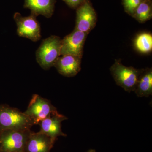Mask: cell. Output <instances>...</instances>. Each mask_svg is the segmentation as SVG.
<instances>
[{"label":"cell","mask_w":152,"mask_h":152,"mask_svg":"<svg viewBox=\"0 0 152 152\" xmlns=\"http://www.w3.org/2000/svg\"><path fill=\"white\" fill-rule=\"evenodd\" d=\"M0 152H1V143H0Z\"/></svg>","instance_id":"19"},{"label":"cell","mask_w":152,"mask_h":152,"mask_svg":"<svg viewBox=\"0 0 152 152\" xmlns=\"http://www.w3.org/2000/svg\"><path fill=\"white\" fill-rule=\"evenodd\" d=\"M87 152H96V151L94 149L89 150Z\"/></svg>","instance_id":"18"},{"label":"cell","mask_w":152,"mask_h":152,"mask_svg":"<svg viewBox=\"0 0 152 152\" xmlns=\"http://www.w3.org/2000/svg\"><path fill=\"white\" fill-rule=\"evenodd\" d=\"M132 17L141 23L152 18V9L150 0H142L136 8Z\"/></svg>","instance_id":"15"},{"label":"cell","mask_w":152,"mask_h":152,"mask_svg":"<svg viewBox=\"0 0 152 152\" xmlns=\"http://www.w3.org/2000/svg\"><path fill=\"white\" fill-rule=\"evenodd\" d=\"M88 34L75 29L61 40L60 56L71 55L83 57L85 41Z\"/></svg>","instance_id":"8"},{"label":"cell","mask_w":152,"mask_h":152,"mask_svg":"<svg viewBox=\"0 0 152 152\" xmlns=\"http://www.w3.org/2000/svg\"><path fill=\"white\" fill-rule=\"evenodd\" d=\"M37 17L32 14L23 17L20 13H15L14 19L17 25V34L20 37L28 38L34 42L41 38V28Z\"/></svg>","instance_id":"6"},{"label":"cell","mask_w":152,"mask_h":152,"mask_svg":"<svg viewBox=\"0 0 152 152\" xmlns=\"http://www.w3.org/2000/svg\"><path fill=\"white\" fill-rule=\"evenodd\" d=\"M56 110V108L50 101L39 95L34 94L27 109L24 113L31 120L34 125H37Z\"/></svg>","instance_id":"5"},{"label":"cell","mask_w":152,"mask_h":152,"mask_svg":"<svg viewBox=\"0 0 152 152\" xmlns=\"http://www.w3.org/2000/svg\"><path fill=\"white\" fill-rule=\"evenodd\" d=\"M31 129L8 130L0 133L1 152H25Z\"/></svg>","instance_id":"4"},{"label":"cell","mask_w":152,"mask_h":152,"mask_svg":"<svg viewBox=\"0 0 152 152\" xmlns=\"http://www.w3.org/2000/svg\"><path fill=\"white\" fill-rule=\"evenodd\" d=\"M67 119V117L60 114L57 110L55 111L39 123V132L48 136L55 142L58 137L66 136L62 131L61 123Z\"/></svg>","instance_id":"9"},{"label":"cell","mask_w":152,"mask_h":152,"mask_svg":"<svg viewBox=\"0 0 152 152\" xmlns=\"http://www.w3.org/2000/svg\"><path fill=\"white\" fill-rule=\"evenodd\" d=\"M110 71L118 86L128 92L134 91L141 70L126 66L123 64L121 60H115L110 68Z\"/></svg>","instance_id":"3"},{"label":"cell","mask_w":152,"mask_h":152,"mask_svg":"<svg viewBox=\"0 0 152 152\" xmlns=\"http://www.w3.org/2000/svg\"><path fill=\"white\" fill-rule=\"evenodd\" d=\"M56 0H24V7L29 9L31 14L51 18L54 13Z\"/></svg>","instance_id":"12"},{"label":"cell","mask_w":152,"mask_h":152,"mask_svg":"<svg viewBox=\"0 0 152 152\" xmlns=\"http://www.w3.org/2000/svg\"><path fill=\"white\" fill-rule=\"evenodd\" d=\"M135 93L140 97H148L152 94V68L141 69Z\"/></svg>","instance_id":"13"},{"label":"cell","mask_w":152,"mask_h":152,"mask_svg":"<svg viewBox=\"0 0 152 152\" xmlns=\"http://www.w3.org/2000/svg\"><path fill=\"white\" fill-rule=\"evenodd\" d=\"M134 45L136 50L140 53H150L152 50V34L148 32L139 34L134 40Z\"/></svg>","instance_id":"14"},{"label":"cell","mask_w":152,"mask_h":152,"mask_svg":"<svg viewBox=\"0 0 152 152\" xmlns=\"http://www.w3.org/2000/svg\"><path fill=\"white\" fill-rule=\"evenodd\" d=\"M97 18L89 0H85L77 8L75 29L88 34L95 28Z\"/></svg>","instance_id":"7"},{"label":"cell","mask_w":152,"mask_h":152,"mask_svg":"<svg viewBox=\"0 0 152 152\" xmlns=\"http://www.w3.org/2000/svg\"><path fill=\"white\" fill-rule=\"evenodd\" d=\"M55 142L46 135L32 132L26 145L25 152H50Z\"/></svg>","instance_id":"11"},{"label":"cell","mask_w":152,"mask_h":152,"mask_svg":"<svg viewBox=\"0 0 152 152\" xmlns=\"http://www.w3.org/2000/svg\"><path fill=\"white\" fill-rule=\"evenodd\" d=\"M34 124L24 113L7 105L0 104V133L8 130L30 129Z\"/></svg>","instance_id":"1"},{"label":"cell","mask_w":152,"mask_h":152,"mask_svg":"<svg viewBox=\"0 0 152 152\" xmlns=\"http://www.w3.org/2000/svg\"><path fill=\"white\" fill-rule=\"evenodd\" d=\"M69 7L72 8H78L85 0H63Z\"/></svg>","instance_id":"17"},{"label":"cell","mask_w":152,"mask_h":152,"mask_svg":"<svg viewBox=\"0 0 152 152\" xmlns=\"http://www.w3.org/2000/svg\"><path fill=\"white\" fill-rule=\"evenodd\" d=\"M54 66L59 73L67 77L76 76L81 70L82 57L74 55L61 56Z\"/></svg>","instance_id":"10"},{"label":"cell","mask_w":152,"mask_h":152,"mask_svg":"<svg viewBox=\"0 0 152 152\" xmlns=\"http://www.w3.org/2000/svg\"><path fill=\"white\" fill-rule=\"evenodd\" d=\"M61 39L60 37L51 36L43 40L36 52V59L45 70H48L55 64L60 56Z\"/></svg>","instance_id":"2"},{"label":"cell","mask_w":152,"mask_h":152,"mask_svg":"<svg viewBox=\"0 0 152 152\" xmlns=\"http://www.w3.org/2000/svg\"><path fill=\"white\" fill-rule=\"evenodd\" d=\"M142 0H122L123 5L126 12L132 16L136 8Z\"/></svg>","instance_id":"16"}]
</instances>
